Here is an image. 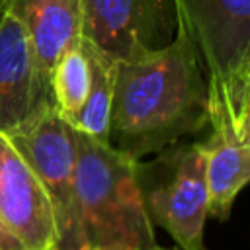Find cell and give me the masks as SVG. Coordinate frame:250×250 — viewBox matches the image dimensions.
Wrapping results in <instances>:
<instances>
[{
  "label": "cell",
  "instance_id": "cell-3",
  "mask_svg": "<svg viewBox=\"0 0 250 250\" xmlns=\"http://www.w3.org/2000/svg\"><path fill=\"white\" fill-rule=\"evenodd\" d=\"M135 174L150 225L164 229L180 250H203L209 189L201 141H178L152 160H137Z\"/></svg>",
  "mask_w": 250,
  "mask_h": 250
},
{
  "label": "cell",
  "instance_id": "cell-9",
  "mask_svg": "<svg viewBox=\"0 0 250 250\" xmlns=\"http://www.w3.org/2000/svg\"><path fill=\"white\" fill-rule=\"evenodd\" d=\"M47 107H55L53 96L41 86L27 35L6 4L0 14V133L23 131Z\"/></svg>",
  "mask_w": 250,
  "mask_h": 250
},
{
  "label": "cell",
  "instance_id": "cell-7",
  "mask_svg": "<svg viewBox=\"0 0 250 250\" xmlns=\"http://www.w3.org/2000/svg\"><path fill=\"white\" fill-rule=\"evenodd\" d=\"M209 80L250 78V0H174Z\"/></svg>",
  "mask_w": 250,
  "mask_h": 250
},
{
  "label": "cell",
  "instance_id": "cell-15",
  "mask_svg": "<svg viewBox=\"0 0 250 250\" xmlns=\"http://www.w3.org/2000/svg\"><path fill=\"white\" fill-rule=\"evenodd\" d=\"M6 4H8V0H0V14L4 12V8H6Z\"/></svg>",
  "mask_w": 250,
  "mask_h": 250
},
{
  "label": "cell",
  "instance_id": "cell-11",
  "mask_svg": "<svg viewBox=\"0 0 250 250\" xmlns=\"http://www.w3.org/2000/svg\"><path fill=\"white\" fill-rule=\"evenodd\" d=\"M80 47L88 61L90 82L88 94L80 111L72 117L70 125L74 131L107 143L111 102H113V80H115V61L98 51L86 39H80Z\"/></svg>",
  "mask_w": 250,
  "mask_h": 250
},
{
  "label": "cell",
  "instance_id": "cell-10",
  "mask_svg": "<svg viewBox=\"0 0 250 250\" xmlns=\"http://www.w3.org/2000/svg\"><path fill=\"white\" fill-rule=\"evenodd\" d=\"M20 20L41 86L51 94L57 61L82 39V0H8Z\"/></svg>",
  "mask_w": 250,
  "mask_h": 250
},
{
  "label": "cell",
  "instance_id": "cell-4",
  "mask_svg": "<svg viewBox=\"0 0 250 250\" xmlns=\"http://www.w3.org/2000/svg\"><path fill=\"white\" fill-rule=\"evenodd\" d=\"M207 125L201 141L209 189V215L229 219L250 180V78L221 82L207 78Z\"/></svg>",
  "mask_w": 250,
  "mask_h": 250
},
{
  "label": "cell",
  "instance_id": "cell-13",
  "mask_svg": "<svg viewBox=\"0 0 250 250\" xmlns=\"http://www.w3.org/2000/svg\"><path fill=\"white\" fill-rule=\"evenodd\" d=\"M0 250H23L21 244L10 234V230L0 223Z\"/></svg>",
  "mask_w": 250,
  "mask_h": 250
},
{
  "label": "cell",
  "instance_id": "cell-12",
  "mask_svg": "<svg viewBox=\"0 0 250 250\" xmlns=\"http://www.w3.org/2000/svg\"><path fill=\"white\" fill-rule=\"evenodd\" d=\"M90 70L84 51L78 45L70 47L55 64L51 72V96L57 113L64 121H72V117L80 111L86 94H88Z\"/></svg>",
  "mask_w": 250,
  "mask_h": 250
},
{
  "label": "cell",
  "instance_id": "cell-1",
  "mask_svg": "<svg viewBox=\"0 0 250 250\" xmlns=\"http://www.w3.org/2000/svg\"><path fill=\"white\" fill-rule=\"evenodd\" d=\"M207 127V78L195 43L178 18L174 39L115 61L107 143L141 160Z\"/></svg>",
  "mask_w": 250,
  "mask_h": 250
},
{
  "label": "cell",
  "instance_id": "cell-5",
  "mask_svg": "<svg viewBox=\"0 0 250 250\" xmlns=\"http://www.w3.org/2000/svg\"><path fill=\"white\" fill-rule=\"evenodd\" d=\"M37 174L51 203L55 250H88L76 182L74 129L55 107L41 111L23 131L8 137Z\"/></svg>",
  "mask_w": 250,
  "mask_h": 250
},
{
  "label": "cell",
  "instance_id": "cell-6",
  "mask_svg": "<svg viewBox=\"0 0 250 250\" xmlns=\"http://www.w3.org/2000/svg\"><path fill=\"white\" fill-rule=\"evenodd\" d=\"M176 27L174 0H82V39L113 61L168 45Z\"/></svg>",
  "mask_w": 250,
  "mask_h": 250
},
{
  "label": "cell",
  "instance_id": "cell-2",
  "mask_svg": "<svg viewBox=\"0 0 250 250\" xmlns=\"http://www.w3.org/2000/svg\"><path fill=\"white\" fill-rule=\"evenodd\" d=\"M74 141L78 203L88 250L156 248L137 186V162L84 133L74 131Z\"/></svg>",
  "mask_w": 250,
  "mask_h": 250
},
{
  "label": "cell",
  "instance_id": "cell-8",
  "mask_svg": "<svg viewBox=\"0 0 250 250\" xmlns=\"http://www.w3.org/2000/svg\"><path fill=\"white\" fill-rule=\"evenodd\" d=\"M0 223L23 250H55L57 234L47 193L29 162L2 133Z\"/></svg>",
  "mask_w": 250,
  "mask_h": 250
},
{
  "label": "cell",
  "instance_id": "cell-14",
  "mask_svg": "<svg viewBox=\"0 0 250 250\" xmlns=\"http://www.w3.org/2000/svg\"><path fill=\"white\" fill-rule=\"evenodd\" d=\"M113 250H139V248H113ZM150 250H166L162 246H156V248H150Z\"/></svg>",
  "mask_w": 250,
  "mask_h": 250
}]
</instances>
